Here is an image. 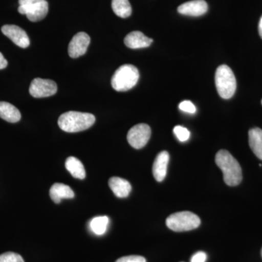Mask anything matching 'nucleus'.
Listing matches in <instances>:
<instances>
[{
	"label": "nucleus",
	"instance_id": "nucleus-8",
	"mask_svg": "<svg viewBox=\"0 0 262 262\" xmlns=\"http://www.w3.org/2000/svg\"><path fill=\"white\" fill-rule=\"evenodd\" d=\"M18 12L27 15L30 21L37 22L46 18L48 13V3L46 0L31 5H19Z\"/></svg>",
	"mask_w": 262,
	"mask_h": 262
},
{
	"label": "nucleus",
	"instance_id": "nucleus-2",
	"mask_svg": "<svg viewBox=\"0 0 262 262\" xmlns=\"http://www.w3.org/2000/svg\"><path fill=\"white\" fill-rule=\"evenodd\" d=\"M95 122L96 117L92 114L70 111L60 116L58 123L65 132L77 133L90 128Z\"/></svg>",
	"mask_w": 262,
	"mask_h": 262
},
{
	"label": "nucleus",
	"instance_id": "nucleus-6",
	"mask_svg": "<svg viewBox=\"0 0 262 262\" xmlns=\"http://www.w3.org/2000/svg\"><path fill=\"white\" fill-rule=\"evenodd\" d=\"M151 137V128L146 124H138L128 131L127 141L132 147L140 149L144 147Z\"/></svg>",
	"mask_w": 262,
	"mask_h": 262
},
{
	"label": "nucleus",
	"instance_id": "nucleus-17",
	"mask_svg": "<svg viewBox=\"0 0 262 262\" xmlns=\"http://www.w3.org/2000/svg\"><path fill=\"white\" fill-rule=\"evenodd\" d=\"M249 145L253 152L262 160V130L258 127L251 129L248 132Z\"/></svg>",
	"mask_w": 262,
	"mask_h": 262
},
{
	"label": "nucleus",
	"instance_id": "nucleus-29",
	"mask_svg": "<svg viewBox=\"0 0 262 262\" xmlns=\"http://www.w3.org/2000/svg\"><path fill=\"white\" fill-rule=\"evenodd\" d=\"M261 256H262V249H261Z\"/></svg>",
	"mask_w": 262,
	"mask_h": 262
},
{
	"label": "nucleus",
	"instance_id": "nucleus-30",
	"mask_svg": "<svg viewBox=\"0 0 262 262\" xmlns=\"http://www.w3.org/2000/svg\"><path fill=\"white\" fill-rule=\"evenodd\" d=\"M261 103H262V101H261Z\"/></svg>",
	"mask_w": 262,
	"mask_h": 262
},
{
	"label": "nucleus",
	"instance_id": "nucleus-1",
	"mask_svg": "<svg viewBox=\"0 0 262 262\" xmlns=\"http://www.w3.org/2000/svg\"><path fill=\"white\" fill-rule=\"evenodd\" d=\"M215 163L223 172L224 181L230 187L238 185L243 179L242 169L237 160L227 150H220L215 155Z\"/></svg>",
	"mask_w": 262,
	"mask_h": 262
},
{
	"label": "nucleus",
	"instance_id": "nucleus-27",
	"mask_svg": "<svg viewBox=\"0 0 262 262\" xmlns=\"http://www.w3.org/2000/svg\"><path fill=\"white\" fill-rule=\"evenodd\" d=\"M8 66V61L5 59L3 53L0 52V70H4Z\"/></svg>",
	"mask_w": 262,
	"mask_h": 262
},
{
	"label": "nucleus",
	"instance_id": "nucleus-21",
	"mask_svg": "<svg viewBox=\"0 0 262 262\" xmlns=\"http://www.w3.org/2000/svg\"><path fill=\"white\" fill-rule=\"evenodd\" d=\"M0 262H24V260L18 253L6 252L0 255Z\"/></svg>",
	"mask_w": 262,
	"mask_h": 262
},
{
	"label": "nucleus",
	"instance_id": "nucleus-19",
	"mask_svg": "<svg viewBox=\"0 0 262 262\" xmlns=\"http://www.w3.org/2000/svg\"><path fill=\"white\" fill-rule=\"evenodd\" d=\"M112 8L114 13L122 18H126L132 13V8L129 0H113Z\"/></svg>",
	"mask_w": 262,
	"mask_h": 262
},
{
	"label": "nucleus",
	"instance_id": "nucleus-11",
	"mask_svg": "<svg viewBox=\"0 0 262 262\" xmlns=\"http://www.w3.org/2000/svg\"><path fill=\"white\" fill-rule=\"evenodd\" d=\"M208 9V4L205 0H192L181 5L178 12L180 14L196 17L204 15Z\"/></svg>",
	"mask_w": 262,
	"mask_h": 262
},
{
	"label": "nucleus",
	"instance_id": "nucleus-15",
	"mask_svg": "<svg viewBox=\"0 0 262 262\" xmlns=\"http://www.w3.org/2000/svg\"><path fill=\"white\" fill-rule=\"evenodd\" d=\"M108 186L117 198H127L131 191L130 183L125 179L113 177L108 180Z\"/></svg>",
	"mask_w": 262,
	"mask_h": 262
},
{
	"label": "nucleus",
	"instance_id": "nucleus-25",
	"mask_svg": "<svg viewBox=\"0 0 262 262\" xmlns=\"http://www.w3.org/2000/svg\"><path fill=\"white\" fill-rule=\"evenodd\" d=\"M207 258L206 253L203 251H199L193 255L191 258V262H206Z\"/></svg>",
	"mask_w": 262,
	"mask_h": 262
},
{
	"label": "nucleus",
	"instance_id": "nucleus-24",
	"mask_svg": "<svg viewBox=\"0 0 262 262\" xmlns=\"http://www.w3.org/2000/svg\"><path fill=\"white\" fill-rule=\"evenodd\" d=\"M115 262H146L145 258L141 256H123L117 259Z\"/></svg>",
	"mask_w": 262,
	"mask_h": 262
},
{
	"label": "nucleus",
	"instance_id": "nucleus-7",
	"mask_svg": "<svg viewBox=\"0 0 262 262\" xmlns=\"http://www.w3.org/2000/svg\"><path fill=\"white\" fill-rule=\"evenodd\" d=\"M57 84L54 81L35 78L31 82L29 93L34 98H46L56 94Z\"/></svg>",
	"mask_w": 262,
	"mask_h": 262
},
{
	"label": "nucleus",
	"instance_id": "nucleus-20",
	"mask_svg": "<svg viewBox=\"0 0 262 262\" xmlns=\"http://www.w3.org/2000/svg\"><path fill=\"white\" fill-rule=\"evenodd\" d=\"M108 224V218L106 215L96 217L91 222V230L97 235H101L106 232Z\"/></svg>",
	"mask_w": 262,
	"mask_h": 262
},
{
	"label": "nucleus",
	"instance_id": "nucleus-26",
	"mask_svg": "<svg viewBox=\"0 0 262 262\" xmlns=\"http://www.w3.org/2000/svg\"><path fill=\"white\" fill-rule=\"evenodd\" d=\"M45 0H18L19 5H31L37 4Z\"/></svg>",
	"mask_w": 262,
	"mask_h": 262
},
{
	"label": "nucleus",
	"instance_id": "nucleus-5",
	"mask_svg": "<svg viewBox=\"0 0 262 262\" xmlns=\"http://www.w3.org/2000/svg\"><path fill=\"white\" fill-rule=\"evenodd\" d=\"M201 225V220L194 213L189 211L178 212L169 215L166 225L174 232H185L198 228Z\"/></svg>",
	"mask_w": 262,
	"mask_h": 262
},
{
	"label": "nucleus",
	"instance_id": "nucleus-23",
	"mask_svg": "<svg viewBox=\"0 0 262 262\" xmlns=\"http://www.w3.org/2000/svg\"><path fill=\"white\" fill-rule=\"evenodd\" d=\"M179 108L183 112L189 114H194L196 112V107L190 101H184L179 103Z\"/></svg>",
	"mask_w": 262,
	"mask_h": 262
},
{
	"label": "nucleus",
	"instance_id": "nucleus-13",
	"mask_svg": "<svg viewBox=\"0 0 262 262\" xmlns=\"http://www.w3.org/2000/svg\"><path fill=\"white\" fill-rule=\"evenodd\" d=\"M152 42V39L146 37L142 32L139 31L129 33L124 39L125 46L131 49L147 48Z\"/></svg>",
	"mask_w": 262,
	"mask_h": 262
},
{
	"label": "nucleus",
	"instance_id": "nucleus-9",
	"mask_svg": "<svg viewBox=\"0 0 262 262\" xmlns=\"http://www.w3.org/2000/svg\"><path fill=\"white\" fill-rule=\"evenodd\" d=\"M91 37L84 32H79L72 38L69 44L68 53L71 58H77L83 56L87 52Z\"/></svg>",
	"mask_w": 262,
	"mask_h": 262
},
{
	"label": "nucleus",
	"instance_id": "nucleus-12",
	"mask_svg": "<svg viewBox=\"0 0 262 262\" xmlns=\"http://www.w3.org/2000/svg\"><path fill=\"white\" fill-rule=\"evenodd\" d=\"M170 156L168 151H160L155 158L152 167V173L155 180L158 182H163L166 177L167 170Z\"/></svg>",
	"mask_w": 262,
	"mask_h": 262
},
{
	"label": "nucleus",
	"instance_id": "nucleus-14",
	"mask_svg": "<svg viewBox=\"0 0 262 262\" xmlns=\"http://www.w3.org/2000/svg\"><path fill=\"white\" fill-rule=\"evenodd\" d=\"M50 196H51L52 201L56 204H58L61 203L62 199L73 198L75 196V192L69 186L56 183V184H53L50 189Z\"/></svg>",
	"mask_w": 262,
	"mask_h": 262
},
{
	"label": "nucleus",
	"instance_id": "nucleus-4",
	"mask_svg": "<svg viewBox=\"0 0 262 262\" xmlns=\"http://www.w3.org/2000/svg\"><path fill=\"white\" fill-rule=\"evenodd\" d=\"M215 83L219 94L224 99L232 98L237 89L235 76L227 65L220 66L217 69L215 75Z\"/></svg>",
	"mask_w": 262,
	"mask_h": 262
},
{
	"label": "nucleus",
	"instance_id": "nucleus-18",
	"mask_svg": "<svg viewBox=\"0 0 262 262\" xmlns=\"http://www.w3.org/2000/svg\"><path fill=\"white\" fill-rule=\"evenodd\" d=\"M66 168L75 179H84L86 177L85 170L82 162L75 157H70L66 160Z\"/></svg>",
	"mask_w": 262,
	"mask_h": 262
},
{
	"label": "nucleus",
	"instance_id": "nucleus-3",
	"mask_svg": "<svg viewBox=\"0 0 262 262\" xmlns=\"http://www.w3.org/2000/svg\"><path fill=\"white\" fill-rule=\"evenodd\" d=\"M139 72L135 66L124 64L117 69L112 78V86L118 92L129 91L137 84Z\"/></svg>",
	"mask_w": 262,
	"mask_h": 262
},
{
	"label": "nucleus",
	"instance_id": "nucleus-22",
	"mask_svg": "<svg viewBox=\"0 0 262 262\" xmlns=\"http://www.w3.org/2000/svg\"><path fill=\"white\" fill-rule=\"evenodd\" d=\"M173 132L177 139L179 141H182V142L187 141L189 136H190L189 131L186 127L180 126V125H177V126L174 127Z\"/></svg>",
	"mask_w": 262,
	"mask_h": 262
},
{
	"label": "nucleus",
	"instance_id": "nucleus-16",
	"mask_svg": "<svg viewBox=\"0 0 262 262\" xmlns=\"http://www.w3.org/2000/svg\"><path fill=\"white\" fill-rule=\"evenodd\" d=\"M0 118L7 122L15 123L20 121L21 115L18 108L11 103L0 101Z\"/></svg>",
	"mask_w": 262,
	"mask_h": 262
},
{
	"label": "nucleus",
	"instance_id": "nucleus-10",
	"mask_svg": "<svg viewBox=\"0 0 262 262\" xmlns=\"http://www.w3.org/2000/svg\"><path fill=\"white\" fill-rule=\"evenodd\" d=\"M2 32L11 39L17 46L22 48H28L30 40L27 32L23 29L15 25H5L2 27Z\"/></svg>",
	"mask_w": 262,
	"mask_h": 262
},
{
	"label": "nucleus",
	"instance_id": "nucleus-28",
	"mask_svg": "<svg viewBox=\"0 0 262 262\" xmlns=\"http://www.w3.org/2000/svg\"><path fill=\"white\" fill-rule=\"evenodd\" d=\"M258 33H259L260 37L262 38V16L260 18L259 24H258Z\"/></svg>",
	"mask_w": 262,
	"mask_h": 262
}]
</instances>
